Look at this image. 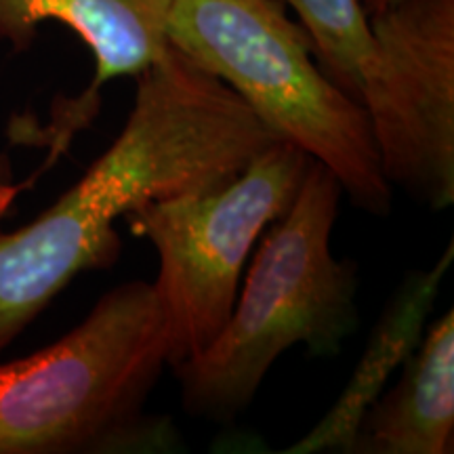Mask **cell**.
Returning <instances> with one entry per match:
<instances>
[{"mask_svg": "<svg viewBox=\"0 0 454 454\" xmlns=\"http://www.w3.org/2000/svg\"><path fill=\"white\" fill-rule=\"evenodd\" d=\"M135 81L121 135L81 181L32 223L0 230V356L74 278L116 261L118 217L147 200L230 184L282 141L225 82L170 43Z\"/></svg>", "mask_w": 454, "mask_h": 454, "instance_id": "obj_1", "label": "cell"}, {"mask_svg": "<svg viewBox=\"0 0 454 454\" xmlns=\"http://www.w3.org/2000/svg\"><path fill=\"white\" fill-rule=\"evenodd\" d=\"M164 366L154 286L118 284L55 343L0 362V454L177 452L173 421L147 414Z\"/></svg>", "mask_w": 454, "mask_h": 454, "instance_id": "obj_2", "label": "cell"}, {"mask_svg": "<svg viewBox=\"0 0 454 454\" xmlns=\"http://www.w3.org/2000/svg\"><path fill=\"white\" fill-rule=\"evenodd\" d=\"M343 196L325 164L311 160L280 219L257 242L225 326L202 354L173 366L190 417L234 421L288 349L333 357L357 331L356 265L333 254Z\"/></svg>", "mask_w": 454, "mask_h": 454, "instance_id": "obj_3", "label": "cell"}, {"mask_svg": "<svg viewBox=\"0 0 454 454\" xmlns=\"http://www.w3.org/2000/svg\"><path fill=\"white\" fill-rule=\"evenodd\" d=\"M167 38L225 82L278 139L303 150L362 211L387 215L366 110L328 78L301 24L276 0H173Z\"/></svg>", "mask_w": 454, "mask_h": 454, "instance_id": "obj_4", "label": "cell"}, {"mask_svg": "<svg viewBox=\"0 0 454 454\" xmlns=\"http://www.w3.org/2000/svg\"><path fill=\"white\" fill-rule=\"evenodd\" d=\"M309 162L297 145L276 141L230 184L147 200L127 215L158 254L152 286L170 368L202 354L225 326L254 244L291 207Z\"/></svg>", "mask_w": 454, "mask_h": 454, "instance_id": "obj_5", "label": "cell"}, {"mask_svg": "<svg viewBox=\"0 0 454 454\" xmlns=\"http://www.w3.org/2000/svg\"><path fill=\"white\" fill-rule=\"evenodd\" d=\"M360 104L383 177L429 211L454 202V0H404L368 17Z\"/></svg>", "mask_w": 454, "mask_h": 454, "instance_id": "obj_6", "label": "cell"}, {"mask_svg": "<svg viewBox=\"0 0 454 454\" xmlns=\"http://www.w3.org/2000/svg\"><path fill=\"white\" fill-rule=\"evenodd\" d=\"M173 0H0V43L15 53L30 49L38 27H70L95 57V78L78 99L53 112L51 150L61 152L99 107V89L137 76L168 47L167 20Z\"/></svg>", "mask_w": 454, "mask_h": 454, "instance_id": "obj_7", "label": "cell"}, {"mask_svg": "<svg viewBox=\"0 0 454 454\" xmlns=\"http://www.w3.org/2000/svg\"><path fill=\"white\" fill-rule=\"evenodd\" d=\"M452 259L454 247L448 242L444 253L429 270L411 271L400 282L374 325L364 354L351 372L345 389L325 417L303 438L288 446L284 454H351L357 427L368 408L383 394L397 368H402L406 357L417 349Z\"/></svg>", "mask_w": 454, "mask_h": 454, "instance_id": "obj_8", "label": "cell"}, {"mask_svg": "<svg viewBox=\"0 0 454 454\" xmlns=\"http://www.w3.org/2000/svg\"><path fill=\"white\" fill-rule=\"evenodd\" d=\"M454 444V311L427 325L362 419L351 454H450Z\"/></svg>", "mask_w": 454, "mask_h": 454, "instance_id": "obj_9", "label": "cell"}, {"mask_svg": "<svg viewBox=\"0 0 454 454\" xmlns=\"http://www.w3.org/2000/svg\"><path fill=\"white\" fill-rule=\"evenodd\" d=\"M299 15L328 78L360 101L372 34L360 0H282Z\"/></svg>", "mask_w": 454, "mask_h": 454, "instance_id": "obj_10", "label": "cell"}, {"mask_svg": "<svg viewBox=\"0 0 454 454\" xmlns=\"http://www.w3.org/2000/svg\"><path fill=\"white\" fill-rule=\"evenodd\" d=\"M24 187V184H17L15 181V170L9 152L0 145V223L9 215L11 207H13V202Z\"/></svg>", "mask_w": 454, "mask_h": 454, "instance_id": "obj_11", "label": "cell"}, {"mask_svg": "<svg viewBox=\"0 0 454 454\" xmlns=\"http://www.w3.org/2000/svg\"><path fill=\"white\" fill-rule=\"evenodd\" d=\"M400 3H404V0H360L362 9H364V13L368 17L374 13H381V11H387Z\"/></svg>", "mask_w": 454, "mask_h": 454, "instance_id": "obj_12", "label": "cell"}]
</instances>
